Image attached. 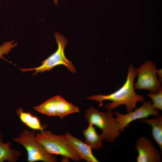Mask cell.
Here are the masks:
<instances>
[{
  "label": "cell",
  "mask_w": 162,
  "mask_h": 162,
  "mask_svg": "<svg viewBox=\"0 0 162 162\" xmlns=\"http://www.w3.org/2000/svg\"><path fill=\"white\" fill-rule=\"evenodd\" d=\"M136 73L134 65L131 64L128 68L126 80L124 84L115 92L108 95L98 94L88 97L86 99L97 101L99 106H103V102L110 100L111 103L104 106L108 111H111L122 105L126 106L128 112L133 111L138 102L145 100L144 97L137 94L135 91L134 80Z\"/></svg>",
  "instance_id": "obj_1"
},
{
  "label": "cell",
  "mask_w": 162,
  "mask_h": 162,
  "mask_svg": "<svg viewBox=\"0 0 162 162\" xmlns=\"http://www.w3.org/2000/svg\"><path fill=\"white\" fill-rule=\"evenodd\" d=\"M113 115L111 111L101 112L91 106L86 111L85 117L89 124L102 130L104 140L112 142L121 134L118 123Z\"/></svg>",
  "instance_id": "obj_2"
},
{
  "label": "cell",
  "mask_w": 162,
  "mask_h": 162,
  "mask_svg": "<svg viewBox=\"0 0 162 162\" xmlns=\"http://www.w3.org/2000/svg\"><path fill=\"white\" fill-rule=\"evenodd\" d=\"M34 130L24 129L19 136L13 138L14 142L22 146L26 149L28 162L42 161L56 162L57 158L54 155L49 153L36 138Z\"/></svg>",
  "instance_id": "obj_3"
},
{
  "label": "cell",
  "mask_w": 162,
  "mask_h": 162,
  "mask_svg": "<svg viewBox=\"0 0 162 162\" xmlns=\"http://www.w3.org/2000/svg\"><path fill=\"white\" fill-rule=\"evenodd\" d=\"M36 138L50 154L61 155L74 161L81 159L69 145L64 135L55 134L50 131L46 130L36 134Z\"/></svg>",
  "instance_id": "obj_4"
},
{
  "label": "cell",
  "mask_w": 162,
  "mask_h": 162,
  "mask_svg": "<svg viewBox=\"0 0 162 162\" xmlns=\"http://www.w3.org/2000/svg\"><path fill=\"white\" fill-rule=\"evenodd\" d=\"M54 35L58 45L57 50L42 62L41 64L38 67L28 69L19 68L22 72L33 70L34 72L33 75H35L38 73L49 71L56 66L62 65L65 66L72 74L75 73L74 65L67 58L64 54V49L68 43L67 40L58 33H55Z\"/></svg>",
  "instance_id": "obj_5"
},
{
  "label": "cell",
  "mask_w": 162,
  "mask_h": 162,
  "mask_svg": "<svg viewBox=\"0 0 162 162\" xmlns=\"http://www.w3.org/2000/svg\"><path fill=\"white\" fill-rule=\"evenodd\" d=\"M156 65L148 60L135 69L136 81L134 83L135 89L147 90L151 93L158 92L162 88L161 82L157 77Z\"/></svg>",
  "instance_id": "obj_6"
},
{
  "label": "cell",
  "mask_w": 162,
  "mask_h": 162,
  "mask_svg": "<svg viewBox=\"0 0 162 162\" xmlns=\"http://www.w3.org/2000/svg\"><path fill=\"white\" fill-rule=\"evenodd\" d=\"M33 109L44 115L49 116H58L61 119L70 114L80 112L78 107L59 95L53 97L40 105L34 106Z\"/></svg>",
  "instance_id": "obj_7"
},
{
  "label": "cell",
  "mask_w": 162,
  "mask_h": 162,
  "mask_svg": "<svg viewBox=\"0 0 162 162\" xmlns=\"http://www.w3.org/2000/svg\"><path fill=\"white\" fill-rule=\"evenodd\" d=\"M134 110L125 114L118 111L115 112L120 132L123 131L129 123L134 121L145 118L151 116H157L159 115L158 110L152 106V103L149 100L144 101L141 106L135 108Z\"/></svg>",
  "instance_id": "obj_8"
},
{
  "label": "cell",
  "mask_w": 162,
  "mask_h": 162,
  "mask_svg": "<svg viewBox=\"0 0 162 162\" xmlns=\"http://www.w3.org/2000/svg\"><path fill=\"white\" fill-rule=\"evenodd\" d=\"M136 149L138 155L137 162H160V154L152 142L144 136L139 138L136 140Z\"/></svg>",
  "instance_id": "obj_9"
},
{
  "label": "cell",
  "mask_w": 162,
  "mask_h": 162,
  "mask_svg": "<svg viewBox=\"0 0 162 162\" xmlns=\"http://www.w3.org/2000/svg\"><path fill=\"white\" fill-rule=\"evenodd\" d=\"M64 135L69 145L81 159H84L88 162H99L93 155L92 148L89 145L74 136L69 132H66Z\"/></svg>",
  "instance_id": "obj_10"
},
{
  "label": "cell",
  "mask_w": 162,
  "mask_h": 162,
  "mask_svg": "<svg viewBox=\"0 0 162 162\" xmlns=\"http://www.w3.org/2000/svg\"><path fill=\"white\" fill-rule=\"evenodd\" d=\"M3 137L0 133V162H16L22 156V152L16 149H12L11 142L8 141L4 142L2 140Z\"/></svg>",
  "instance_id": "obj_11"
},
{
  "label": "cell",
  "mask_w": 162,
  "mask_h": 162,
  "mask_svg": "<svg viewBox=\"0 0 162 162\" xmlns=\"http://www.w3.org/2000/svg\"><path fill=\"white\" fill-rule=\"evenodd\" d=\"M15 113L21 122L32 130H39L40 132H42L47 126L46 124H42L37 116L30 112H24L22 108L16 110Z\"/></svg>",
  "instance_id": "obj_12"
},
{
  "label": "cell",
  "mask_w": 162,
  "mask_h": 162,
  "mask_svg": "<svg viewBox=\"0 0 162 162\" xmlns=\"http://www.w3.org/2000/svg\"><path fill=\"white\" fill-rule=\"evenodd\" d=\"M141 122L150 125L152 128V137L159 146L160 152H162V116L159 115L153 118H143Z\"/></svg>",
  "instance_id": "obj_13"
},
{
  "label": "cell",
  "mask_w": 162,
  "mask_h": 162,
  "mask_svg": "<svg viewBox=\"0 0 162 162\" xmlns=\"http://www.w3.org/2000/svg\"><path fill=\"white\" fill-rule=\"evenodd\" d=\"M82 134L85 139V142L92 148L98 149L101 148L103 137L101 134L97 133L93 125L89 124L87 128L82 131Z\"/></svg>",
  "instance_id": "obj_14"
},
{
  "label": "cell",
  "mask_w": 162,
  "mask_h": 162,
  "mask_svg": "<svg viewBox=\"0 0 162 162\" xmlns=\"http://www.w3.org/2000/svg\"><path fill=\"white\" fill-rule=\"evenodd\" d=\"M147 96L150 98L154 108L162 110V88L156 93L148 94Z\"/></svg>",
  "instance_id": "obj_15"
},
{
  "label": "cell",
  "mask_w": 162,
  "mask_h": 162,
  "mask_svg": "<svg viewBox=\"0 0 162 162\" xmlns=\"http://www.w3.org/2000/svg\"><path fill=\"white\" fill-rule=\"evenodd\" d=\"M14 42V40L5 41L0 45V59H4V55L8 54L16 46L17 43Z\"/></svg>",
  "instance_id": "obj_16"
},
{
  "label": "cell",
  "mask_w": 162,
  "mask_h": 162,
  "mask_svg": "<svg viewBox=\"0 0 162 162\" xmlns=\"http://www.w3.org/2000/svg\"><path fill=\"white\" fill-rule=\"evenodd\" d=\"M162 71L161 69L156 70V74L159 77V80L161 82L162 79Z\"/></svg>",
  "instance_id": "obj_17"
},
{
  "label": "cell",
  "mask_w": 162,
  "mask_h": 162,
  "mask_svg": "<svg viewBox=\"0 0 162 162\" xmlns=\"http://www.w3.org/2000/svg\"><path fill=\"white\" fill-rule=\"evenodd\" d=\"M54 1V3L58 5V0H53Z\"/></svg>",
  "instance_id": "obj_18"
}]
</instances>
